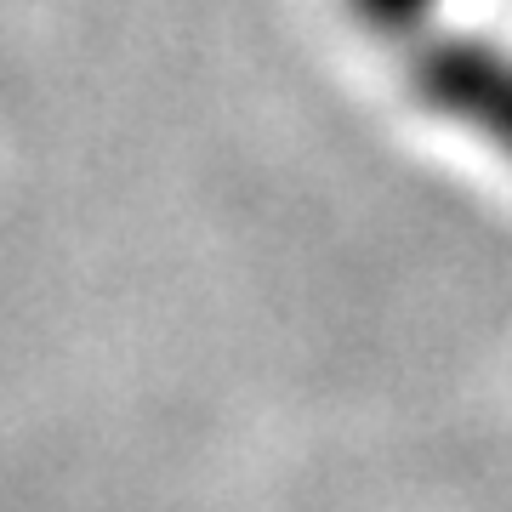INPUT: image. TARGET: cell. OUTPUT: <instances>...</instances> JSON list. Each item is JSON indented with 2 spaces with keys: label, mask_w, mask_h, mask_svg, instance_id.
Returning <instances> with one entry per match:
<instances>
[{
  "label": "cell",
  "mask_w": 512,
  "mask_h": 512,
  "mask_svg": "<svg viewBox=\"0 0 512 512\" xmlns=\"http://www.w3.org/2000/svg\"><path fill=\"white\" fill-rule=\"evenodd\" d=\"M421 109L512 154V52L473 35H433L404 57Z\"/></svg>",
  "instance_id": "6da1fadb"
},
{
  "label": "cell",
  "mask_w": 512,
  "mask_h": 512,
  "mask_svg": "<svg viewBox=\"0 0 512 512\" xmlns=\"http://www.w3.org/2000/svg\"><path fill=\"white\" fill-rule=\"evenodd\" d=\"M348 6H353V18L382 29V35H410L416 23H427V12L439 0H348Z\"/></svg>",
  "instance_id": "7a4b0ae2"
}]
</instances>
